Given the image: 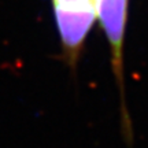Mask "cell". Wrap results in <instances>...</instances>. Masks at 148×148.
Returning a JSON list of instances; mask_svg holds the SVG:
<instances>
[{"label":"cell","instance_id":"obj_1","mask_svg":"<svg viewBox=\"0 0 148 148\" xmlns=\"http://www.w3.org/2000/svg\"><path fill=\"white\" fill-rule=\"evenodd\" d=\"M96 16L106 34L111 51V69L115 77L121 97V129L127 144L133 143L132 119L125 101V78H123V44L126 27L127 0H95Z\"/></svg>","mask_w":148,"mask_h":148},{"label":"cell","instance_id":"obj_2","mask_svg":"<svg viewBox=\"0 0 148 148\" xmlns=\"http://www.w3.org/2000/svg\"><path fill=\"white\" fill-rule=\"evenodd\" d=\"M63 58L75 67L96 16L95 0H52Z\"/></svg>","mask_w":148,"mask_h":148}]
</instances>
